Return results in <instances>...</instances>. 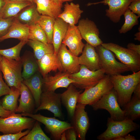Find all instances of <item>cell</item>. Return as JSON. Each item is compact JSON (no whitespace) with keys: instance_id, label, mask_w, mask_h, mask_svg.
Listing matches in <instances>:
<instances>
[{"instance_id":"d6986e66","label":"cell","mask_w":140,"mask_h":140,"mask_svg":"<svg viewBox=\"0 0 140 140\" xmlns=\"http://www.w3.org/2000/svg\"><path fill=\"white\" fill-rule=\"evenodd\" d=\"M81 54V56L78 57L80 65L85 66L92 71L100 69L99 57L94 47L87 43Z\"/></svg>"},{"instance_id":"d6a6232c","label":"cell","mask_w":140,"mask_h":140,"mask_svg":"<svg viewBox=\"0 0 140 140\" xmlns=\"http://www.w3.org/2000/svg\"><path fill=\"white\" fill-rule=\"evenodd\" d=\"M55 19L49 16L41 15L37 22L46 33L48 43L52 44L53 26Z\"/></svg>"},{"instance_id":"e0dca14e","label":"cell","mask_w":140,"mask_h":140,"mask_svg":"<svg viewBox=\"0 0 140 140\" xmlns=\"http://www.w3.org/2000/svg\"><path fill=\"white\" fill-rule=\"evenodd\" d=\"M61 64L63 71L69 74L76 73L80 68L78 57L73 54L67 48L66 46L62 44L57 54Z\"/></svg>"},{"instance_id":"e575fe53","label":"cell","mask_w":140,"mask_h":140,"mask_svg":"<svg viewBox=\"0 0 140 140\" xmlns=\"http://www.w3.org/2000/svg\"><path fill=\"white\" fill-rule=\"evenodd\" d=\"M20 140H50L42 130L39 122L36 121L29 132L20 139Z\"/></svg>"},{"instance_id":"4dcf8cb0","label":"cell","mask_w":140,"mask_h":140,"mask_svg":"<svg viewBox=\"0 0 140 140\" xmlns=\"http://www.w3.org/2000/svg\"><path fill=\"white\" fill-rule=\"evenodd\" d=\"M9 93L5 95L1 102L3 108L12 113H15L18 106V100L20 95V89L13 87H10Z\"/></svg>"},{"instance_id":"836d02e7","label":"cell","mask_w":140,"mask_h":140,"mask_svg":"<svg viewBox=\"0 0 140 140\" xmlns=\"http://www.w3.org/2000/svg\"><path fill=\"white\" fill-rule=\"evenodd\" d=\"M123 15L125 22L118 31L119 33L121 34L127 32L130 30L134 26L138 25V19L139 17L128 9L125 12Z\"/></svg>"},{"instance_id":"f5cc1de1","label":"cell","mask_w":140,"mask_h":140,"mask_svg":"<svg viewBox=\"0 0 140 140\" xmlns=\"http://www.w3.org/2000/svg\"><path fill=\"white\" fill-rule=\"evenodd\" d=\"M2 56L0 55V63L1 60Z\"/></svg>"},{"instance_id":"30bf717a","label":"cell","mask_w":140,"mask_h":140,"mask_svg":"<svg viewBox=\"0 0 140 140\" xmlns=\"http://www.w3.org/2000/svg\"><path fill=\"white\" fill-rule=\"evenodd\" d=\"M21 114L23 116L31 117L43 124L53 140H60L62 132L67 129L73 128L71 123L59 120L55 117H46L40 113L33 114L24 113Z\"/></svg>"},{"instance_id":"74e56055","label":"cell","mask_w":140,"mask_h":140,"mask_svg":"<svg viewBox=\"0 0 140 140\" xmlns=\"http://www.w3.org/2000/svg\"><path fill=\"white\" fill-rule=\"evenodd\" d=\"M14 17L3 18L0 11V36L5 34L11 25Z\"/></svg>"},{"instance_id":"603a6c76","label":"cell","mask_w":140,"mask_h":140,"mask_svg":"<svg viewBox=\"0 0 140 140\" xmlns=\"http://www.w3.org/2000/svg\"><path fill=\"white\" fill-rule=\"evenodd\" d=\"M20 97L19 104L15 113H26L33 114L36 105L34 97L28 87L23 82L20 89Z\"/></svg>"},{"instance_id":"6da1fadb","label":"cell","mask_w":140,"mask_h":140,"mask_svg":"<svg viewBox=\"0 0 140 140\" xmlns=\"http://www.w3.org/2000/svg\"><path fill=\"white\" fill-rule=\"evenodd\" d=\"M110 79L117 94L118 104L120 107H124L130 100L135 87L140 82V71L127 75L120 74L110 76Z\"/></svg>"},{"instance_id":"f6af8a7d","label":"cell","mask_w":140,"mask_h":140,"mask_svg":"<svg viewBox=\"0 0 140 140\" xmlns=\"http://www.w3.org/2000/svg\"><path fill=\"white\" fill-rule=\"evenodd\" d=\"M133 93H134L133 95L140 99V82L136 86Z\"/></svg>"},{"instance_id":"1f68e13d","label":"cell","mask_w":140,"mask_h":140,"mask_svg":"<svg viewBox=\"0 0 140 140\" xmlns=\"http://www.w3.org/2000/svg\"><path fill=\"white\" fill-rule=\"evenodd\" d=\"M125 118L132 121L140 117V99L133 95L124 107Z\"/></svg>"},{"instance_id":"44dd1931","label":"cell","mask_w":140,"mask_h":140,"mask_svg":"<svg viewBox=\"0 0 140 140\" xmlns=\"http://www.w3.org/2000/svg\"><path fill=\"white\" fill-rule=\"evenodd\" d=\"M29 26L22 23L14 17L12 23L7 33L0 36V42L10 38H15L21 41H27Z\"/></svg>"},{"instance_id":"7c38bea8","label":"cell","mask_w":140,"mask_h":140,"mask_svg":"<svg viewBox=\"0 0 140 140\" xmlns=\"http://www.w3.org/2000/svg\"><path fill=\"white\" fill-rule=\"evenodd\" d=\"M86 106L78 103L71 118V124L76 132L78 139L80 140H86V135L90 125L89 118L85 110Z\"/></svg>"},{"instance_id":"7a4b0ae2","label":"cell","mask_w":140,"mask_h":140,"mask_svg":"<svg viewBox=\"0 0 140 140\" xmlns=\"http://www.w3.org/2000/svg\"><path fill=\"white\" fill-rule=\"evenodd\" d=\"M107 126L106 130L97 137V139L113 140L125 136L139 127V124L130 119L125 118L121 121H115L110 117L108 118Z\"/></svg>"},{"instance_id":"f546056e","label":"cell","mask_w":140,"mask_h":140,"mask_svg":"<svg viewBox=\"0 0 140 140\" xmlns=\"http://www.w3.org/2000/svg\"><path fill=\"white\" fill-rule=\"evenodd\" d=\"M27 43L33 49V54L37 60L40 59L46 54L54 53V48L52 44L31 40H29Z\"/></svg>"},{"instance_id":"c3c4849f","label":"cell","mask_w":140,"mask_h":140,"mask_svg":"<svg viewBox=\"0 0 140 140\" xmlns=\"http://www.w3.org/2000/svg\"><path fill=\"white\" fill-rule=\"evenodd\" d=\"M61 140H66L65 131L62 134L60 137Z\"/></svg>"},{"instance_id":"7bdbcfd3","label":"cell","mask_w":140,"mask_h":140,"mask_svg":"<svg viewBox=\"0 0 140 140\" xmlns=\"http://www.w3.org/2000/svg\"><path fill=\"white\" fill-rule=\"evenodd\" d=\"M12 113L5 109L2 106L1 101H0V117H5L11 115Z\"/></svg>"},{"instance_id":"5b68a950","label":"cell","mask_w":140,"mask_h":140,"mask_svg":"<svg viewBox=\"0 0 140 140\" xmlns=\"http://www.w3.org/2000/svg\"><path fill=\"white\" fill-rule=\"evenodd\" d=\"M21 60L6 58L2 56L0 63V71L3 78L10 87H13L20 89L23 80L22 77Z\"/></svg>"},{"instance_id":"52a82bcc","label":"cell","mask_w":140,"mask_h":140,"mask_svg":"<svg viewBox=\"0 0 140 140\" xmlns=\"http://www.w3.org/2000/svg\"><path fill=\"white\" fill-rule=\"evenodd\" d=\"M111 51L130 71L136 72L140 70V55L134 51L112 43H103L101 45Z\"/></svg>"},{"instance_id":"5bb4252c","label":"cell","mask_w":140,"mask_h":140,"mask_svg":"<svg viewBox=\"0 0 140 140\" xmlns=\"http://www.w3.org/2000/svg\"><path fill=\"white\" fill-rule=\"evenodd\" d=\"M133 0H103L98 2L89 3L88 6L103 4L108 6V9L106 10V16L113 22L117 23Z\"/></svg>"},{"instance_id":"ee69618b","label":"cell","mask_w":140,"mask_h":140,"mask_svg":"<svg viewBox=\"0 0 140 140\" xmlns=\"http://www.w3.org/2000/svg\"><path fill=\"white\" fill-rule=\"evenodd\" d=\"M128 48L136 52L140 55V45H136L134 43H129L127 46Z\"/></svg>"},{"instance_id":"7dc6e473","label":"cell","mask_w":140,"mask_h":140,"mask_svg":"<svg viewBox=\"0 0 140 140\" xmlns=\"http://www.w3.org/2000/svg\"><path fill=\"white\" fill-rule=\"evenodd\" d=\"M135 37L134 38V39L135 40L140 41V32H138L136 33L135 34Z\"/></svg>"},{"instance_id":"ac0fdd59","label":"cell","mask_w":140,"mask_h":140,"mask_svg":"<svg viewBox=\"0 0 140 140\" xmlns=\"http://www.w3.org/2000/svg\"><path fill=\"white\" fill-rule=\"evenodd\" d=\"M38 72L43 77L51 71H63L57 54L53 53L46 54L39 60H37Z\"/></svg>"},{"instance_id":"f1b7e54d","label":"cell","mask_w":140,"mask_h":140,"mask_svg":"<svg viewBox=\"0 0 140 140\" xmlns=\"http://www.w3.org/2000/svg\"><path fill=\"white\" fill-rule=\"evenodd\" d=\"M21 60L23 67L22 75L23 80L29 78L38 71L37 60L33 54L25 53L21 57Z\"/></svg>"},{"instance_id":"b9f144b4","label":"cell","mask_w":140,"mask_h":140,"mask_svg":"<svg viewBox=\"0 0 140 140\" xmlns=\"http://www.w3.org/2000/svg\"><path fill=\"white\" fill-rule=\"evenodd\" d=\"M66 140H76L77 137L76 132L73 128L67 129L65 131Z\"/></svg>"},{"instance_id":"4fadbf2b","label":"cell","mask_w":140,"mask_h":140,"mask_svg":"<svg viewBox=\"0 0 140 140\" xmlns=\"http://www.w3.org/2000/svg\"><path fill=\"white\" fill-rule=\"evenodd\" d=\"M78 28L82 39L94 47L101 45L103 42L100 37V31L95 22L88 18L80 20Z\"/></svg>"},{"instance_id":"d4e9b609","label":"cell","mask_w":140,"mask_h":140,"mask_svg":"<svg viewBox=\"0 0 140 140\" xmlns=\"http://www.w3.org/2000/svg\"><path fill=\"white\" fill-rule=\"evenodd\" d=\"M63 11L59 14L58 17L69 25H75L78 23L83 12L80 9L79 4H75L73 2L69 4L66 2Z\"/></svg>"},{"instance_id":"9c48e42d","label":"cell","mask_w":140,"mask_h":140,"mask_svg":"<svg viewBox=\"0 0 140 140\" xmlns=\"http://www.w3.org/2000/svg\"><path fill=\"white\" fill-rule=\"evenodd\" d=\"M104 74L100 69L92 71L85 66L80 65L79 71L70 74L69 77L74 81L72 84L76 88L85 89L95 85L104 76Z\"/></svg>"},{"instance_id":"bcb514c9","label":"cell","mask_w":140,"mask_h":140,"mask_svg":"<svg viewBox=\"0 0 140 140\" xmlns=\"http://www.w3.org/2000/svg\"><path fill=\"white\" fill-rule=\"evenodd\" d=\"M124 140H136V139L133 136L130 135V134L124 136Z\"/></svg>"},{"instance_id":"f907efd6","label":"cell","mask_w":140,"mask_h":140,"mask_svg":"<svg viewBox=\"0 0 140 140\" xmlns=\"http://www.w3.org/2000/svg\"><path fill=\"white\" fill-rule=\"evenodd\" d=\"M59 1L63 3L65 2H71L73 1V0H58Z\"/></svg>"},{"instance_id":"d590c367","label":"cell","mask_w":140,"mask_h":140,"mask_svg":"<svg viewBox=\"0 0 140 140\" xmlns=\"http://www.w3.org/2000/svg\"><path fill=\"white\" fill-rule=\"evenodd\" d=\"M29 40H37L48 43L46 34L37 23L29 26Z\"/></svg>"},{"instance_id":"ffe728a7","label":"cell","mask_w":140,"mask_h":140,"mask_svg":"<svg viewBox=\"0 0 140 140\" xmlns=\"http://www.w3.org/2000/svg\"><path fill=\"white\" fill-rule=\"evenodd\" d=\"M76 88L71 83L67 89L61 94V104L66 109L68 116L71 119L73 115L81 92Z\"/></svg>"},{"instance_id":"60d3db41","label":"cell","mask_w":140,"mask_h":140,"mask_svg":"<svg viewBox=\"0 0 140 140\" xmlns=\"http://www.w3.org/2000/svg\"><path fill=\"white\" fill-rule=\"evenodd\" d=\"M128 9L140 17V0H133L129 5Z\"/></svg>"},{"instance_id":"2e32d148","label":"cell","mask_w":140,"mask_h":140,"mask_svg":"<svg viewBox=\"0 0 140 140\" xmlns=\"http://www.w3.org/2000/svg\"><path fill=\"white\" fill-rule=\"evenodd\" d=\"M69 74L66 72L59 71L54 76L48 74L43 77L44 89L42 92H55L59 88H67L71 84L74 82V81L69 78Z\"/></svg>"},{"instance_id":"7402d4cb","label":"cell","mask_w":140,"mask_h":140,"mask_svg":"<svg viewBox=\"0 0 140 140\" xmlns=\"http://www.w3.org/2000/svg\"><path fill=\"white\" fill-rule=\"evenodd\" d=\"M34 3L38 11L41 15L56 18L62 12L63 3L58 0H34Z\"/></svg>"},{"instance_id":"8d00e7d4","label":"cell","mask_w":140,"mask_h":140,"mask_svg":"<svg viewBox=\"0 0 140 140\" xmlns=\"http://www.w3.org/2000/svg\"><path fill=\"white\" fill-rule=\"evenodd\" d=\"M27 42L21 41L18 44L12 47L5 49H0V55L6 58L20 60L21 50Z\"/></svg>"},{"instance_id":"277c9868","label":"cell","mask_w":140,"mask_h":140,"mask_svg":"<svg viewBox=\"0 0 140 140\" xmlns=\"http://www.w3.org/2000/svg\"><path fill=\"white\" fill-rule=\"evenodd\" d=\"M99 59L100 69L110 76L130 71L128 67L116 60L113 52L101 45L95 47Z\"/></svg>"},{"instance_id":"681fc988","label":"cell","mask_w":140,"mask_h":140,"mask_svg":"<svg viewBox=\"0 0 140 140\" xmlns=\"http://www.w3.org/2000/svg\"><path fill=\"white\" fill-rule=\"evenodd\" d=\"M5 3L4 0H0V11L4 5Z\"/></svg>"},{"instance_id":"4316f807","label":"cell","mask_w":140,"mask_h":140,"mask_svg":"<svg viewBox=\"0 0 140 140\" xmlns=\"http://www.w3.org/2000/svg\"><path fill=\"white\" fill-rule=\"evenodd\" d=\"M68 24L59 17L55 18L53 28L52 43L54 53L57 54L67 32Z\"/></svg>"},{"instance_id":"83f0119b","label":"cell","mask_w":140,"mask_h":140,"mask_svg":"<svg viewBox=\"0 0 140 140\" xmlns=\"http://www.w3.org/2000/svg\"><path fill=\"white\" fill-rule=\"evenodd\" d=\"M40 15L33 3L23 9L15 17L22 23L29 26L37 23Z\"/></svg>"},{"instance_id":"8992f818","label":"cell","mask_w":140,"mask_h":140,"mask_svg":"<svg viewBox=\"0 0 140 140\" xmlns=\"http://www.w3.org/2000/svg\"><path fill=\"white\" fill-rule=\"evenodd\" d=\"M113 88L110 76L105 75L95 85L85 89L84 92L80 94L78 103L91 106Z\"/></svg>"},{"instance_id":"816d5d0a","label":"cell","mask_w":140,"mask_h":140,"mask_svg":"<svg viewBox=\"0 0 140 140\" xmlns=\"http://www.w3.org/2000/svg\"><path fill=\"white\" fill-rule=\"evenodd\" d=\"M30 1L32 3H34V0H27Z\"/></svg>"},{"instance_id":"ab89813d","label":"cell","mask_w":140,"mask_h":140,"mask_svg":"<svg viewBox=\"0 0 140 140\" xmlns=\"http://www.w3.org/2000/svg\"><path fill=\"white\" fill-rule=\"evenodd\" d=\"M2 72L0 71V97L9 94L10 88L3 80Z\"/></svg>"},{"instance_id":"9a60e30c","label":"cell","mask_w":140,"mask_h":140,"mask_svg":"<svg viewBox=\"0 0 140 140\" xmlns=\"http://www.w3.org/2000/svg\"><path fill=\"white\" fill-rule=\"evenodd\" d=\"M77 26L68 24L62 43L67 46L69 50L77 57L81 54L85 44Z\"/></svg>"},{"instance_id":"ba28073f","label":"cell","mask_w":140,"mask_h":140,"mask_svg":"<svg viewBox=\"0 0 140 140\" xmlns=\"http://www.w3.org/2000/svg\"><path fill=\"white\" fill-rule=\"evenodd\" d=\"M91 106L94 110H107L110 115V117L114 120L119 121L125 119L124 111L120 108L117 94L113 88Z\"/></svg>"},{"instance_id":"3957f363","label":"cell","mask_w":140,"mask_h":140,"mask_svg":"<svg viewBox=\"0 0 140 140\" xmlns=\"http://www.w3.org/2000/svg\"><path fill=\"white\" fill-rule=\"evenodd\" d=\"M21 114L12 113L5 117H0V132L3 134H15L32 129L36 120Z\"/></svg>"},{"instance_id":"484cf974","label":"cell","mask_w":140,"mask_h":140,"mask_svg":"<svg viewBox=\"0 0 140 140\" xmlns=\"http://www.w3.org/2000/svg\"><path fill=\"white\" fill-rule=\"evenodd\" d=\"M4 0L5 4L0 11L4 19L15 17L23 9L33 3L27 0Z\"/></svg>"},{"instance_id":"f35d334b","label":"cell","mask_w":140,"mask_h":140,"mask_svg":"<svg viewBox=\"0 0 140 140\" xmlns=\"http://www.w3.org/2000/svg\"><path fill=\"white\" fill-rule=\"evenodd\" d=\"M31 129H27L26 131L15 134H3L0 135V140H18L27 135L30 131Z\"/></svg>"},{"instance_id":"8fae6325","label":"cell","mask_w":140,"mask_h":140,"mask_svg":"<svg viewBox=\"0 0 140 140\" xmlns=\"http://www.w3.org/2000/svg\"><path fill=\"white\" fill-rule=\"evenodd\" d=\"M61 94L55 92L43 91L40 99V104L35 109L36 113L41 110H47L52 113L55 117L64 119L61 101Z\"/></svg>"},{"instance_id":"cb8c5ba5","label":"cell","mask_w":140,"mask_h":140,"mask_svg":"<svg viewBox=\"0 0 140 140\" xmlns=\"http://www.w3.org/2000/svg\"><path fill=\"white\" fill-rule=\"evenodd\" d=\"M40 73L37 71L29 78L23 80L22 82L29 88L34 100L36 107L40 104V99L42 92L43 78Z\"/></svg>"}]
</instances>
